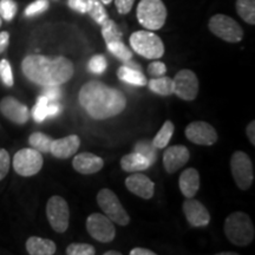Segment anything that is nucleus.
<instances>
[{"label": "nucleus", "instance_id": "nucleus-1", "mask_svg": "<svg viewBox=\"0 0 255 255\" xmlns=\"http://www.w3.org/2000/svg\"><path fill=\"white\" fill-rule=\"evenodd\" d=\"M79 103L94 120H108L117 116L127 107L122 91L108 87L100 81H90L79 90Z\"/></svg>", "mask_w": 255, "mask_h": 255}, {"label": "nucleus", "instance_id": "nucleus-2", "mask_svg": "<svg viewBox=\"0 0 255 255\" xmlns=\"http://www.w3.org/2000/svg\"><path fill=\"white\" fill-rule=\"evenodd\" d=\"M21 70L28 81L40 87H60L72 78L75 66L63 56L28 55L21 62Z\"/></svg>", "mask_w": 255, "mask_h": 255}, {"label": "nucleus", "instance_id": "nucleus-3", "mask_svg": "<svg viewBox=\"0 0 255 255\" xmlns=\"http://www.w3.org/2000/svg\"><path fill=\"white\" fill-rule=\"evenodd\" d=\"M225 234L233 245L246 247L252 244L255 237L253 222L246 213H232L225 221Z\"/></svg>", "mask_w": 255, "mask_h": 255}, {"label": "nucleus", "instance_id": "nucleus-4", "mask_svg": "<svg viewBox=\"0 0 255 255\" xmlns=\"http://www.w3.org/2000/svg\"><path fill=\"white\" fill-rule=\"evenodd\" d=\"M167 15V7L162 0H141L137 5V20L145 30L157 31L163 27Z\"/></svg>", "mask_w": 255, "mask_h": 255}, {"label": "nucleus", "instance_id": "nucleus-5", "mask_svg": "<svg viewBox=\"0 0 255 255\" xmlns=\"http://www.w3.org/2000/svg\"><path fill=\"white\" fill-rule=\"evenodd\" d=\"M129 43L133 52L146 59H159L164 55V44L157 34L149 30L136 31L130 36Z\"/></svg>", "mask_w": 255, "mask_h": 255}, {"label": "nucleus", "instance_id": "nucleus-6", "mask_svg": "<svg viewBox=\"0 0 255 255\" xmlns=\"http://www.w3.org/2000/svg\"><path fill=\"white\" fill-rule=\"evenodd\" d=\"M210 32L227 43H240L244 39V30L237 20L229 15L218 13L209 19Z\"/></svg>", "mask_w": 255, "mask_h": 255}, {"label": "nucleus", "instance_id": "nucleus-7", "mask_svg": "<svg viewBox=\"0 0 255 255\" xmlns=\"http://www.w3.org/2000/svg\"><path fill=\"white\" fill-rule=\"evenodd\" d=\"M97 203L100 208L103 210L104 215H107L111 221L119 226H127L130 222V216L121 203L116 194L113 190L104 188L98 191Z\"/></svg>", "mask_w": 255, "mask_h": 255}, {"label": "nucleus", "instance_id": "nucleus-8", "mask_svg": "<svg viewBox=\"0 0 255 255\" xmlns=\"http://www.w3.org/2000/svg\"><path fill=\"white\" fill-rule=\"evenodd\" d=\"M231 171L237 186L241 190L250 189L254 181L252 159L245 151H235L231 158Z\"/></svg>", "mask_w": 255, "mask_h": 255}, {"label": "nucleus", "instance_id": "nucleus-9", "mask_svg": "<svg viewBox=\"0 0 255 255\" xmlns=\"http://www.w3.org/2000/svg\"><path fill=\"white\" fill-rule=\"evenodd\" d=\"M44 159L41 152L33 148L20 149L13 157V168L18 175L24 177L33 176L43 168Z\"/></svg>", "mask_w": 255, "mask_h": 255}, {"label": "nucleus", "instance_id": "nucleus-10", "mask_svg": "<svg viewBox=\"0 0 255 255\" xmlns=\"http://www.w3.org/2000/svg\"><path fill=\"white\" fill-rule=\"evenodd\" d=\"M46 216L50 226L57 233L68 231L70 221V208L62 196L50 197L46 203Z\"/></svg>", "mask_w": 255, "mask_h": 255}, {"label": "nucleus", "instance_id": "nucleus-11", "mask_svg": "<svg viewBox=\"0 0 255 255\" xmlns=\"http://www.w3.org/2000/svg\"><path fill=\"white\" fill-rule=\"evenodd\" d=\"M87 231L91 238L103 244L111 242L116 237L114 222L101 213H94L87 219Z\"/></svg>", "mask_w": 255, "mask_h": 255}, {"label": "nucleus", "instance_id": "nucleus-12", "mask_svg": "<svg viewBox=\"0 0 255 255\" xmlns=\"http://www.w3.org/2000/svg\"><path fill=\"white\" fill-rule=\"evenodd\" d=\"M174 83V94L183 101H194L199 94V79L191 70L184 69L176 73Z\"/></svg>", "mask_w": 255, "mask_h": 255}, {"label": "nucleus", "instance_id": "nucleus-13", "mask_svg": "<svg viewBox=\"0 0 255 255\" xmlns=\"http://www.w3.org/2000/svg\"><path fill=\"white\" fill-rule=\"evenodd\" d=\"M187 139L194 144L210 146L215 144L219 136L216 130L212 124L203 122V121H196L188 124L186 128Z\"/></svg>", "mask_w": 255, "mask_h": 255}, {"label": "nucleus", "instance_id": "nucleus-14", "mask_svg": "<svg viewBox=\"0 0 255 255\" xmlns=\"http://www.w3.org/2000/svg\"><path fill=\"white\" fill-rule=\"evenodd\" d=\"M0 113L8 121L18 126H23L30 119V111L26 105L20 103L17 98L11 97V96L2 98L0 102Z\"/></svg>", "mask_w": 255, "mask_h": 255}, {"label": "nucleus", "instance_id": "nucleus-15", "mask_svg": "<svg viewBox=\"0 0 255 255\" xmlns=\"http://www.w3.org/2000/svg\"><path fill=\"white\" fill-rule=\"evenodd\" d=\"M182 209L187 221L193 227H205L209 225L210 214L208 209L199 200H195L194 197L187 199L183 202Z\"/></svg>", "mask_w": 255, "mask_h": 255}, {"label": "nucleus", "instance_id": "nucleus-16", "mask_svg": "<svg viewBox=\"0 0 255 255\" xmlns=\"http://www.w3.org/2000/svg\"><path fill=\"white\" fill-rule=\"evenodd\" d=\"M190 152L184 145L168 146L163 154V165L168 174L176 173L178 169L188 163Z\"/></svg>", "mask_w": 255, "mask_h": 255}, {"label": "nucleus", "instance_id": "nucleus-17", "mask_svg": "<svg viewBox=\"0 0 255 255\" xmlns=\"http://www.w3.org/2000/svg\"><path fill=\"white\" fill-rule=\"evenodd\" d=\"M126 187L136 196L144 200H150L155 193V183L146 175L141 173H132L127 177Z\"/></svg>", "mask_w": 255, "mask_h": 255}, {"label": "nucleus", "instance_id": "nucleus-18", "mask_svg": "<svg viewBox=\"0 0 255 255\" xmlns=\"http://www.w3.org/2000/svg\"><path fill=\"white\" fill-rule=\"evenodd\" d=\"M81 146V139L77 135H70L58 139H52L50 146V152L56 158L66 159L71 157L78 151Z\"/></svg>", "mask_w": 255, "mask_h": 255}, {"label": "nucleus", "instance_id": "nucleus-19", "mask_svg": "<svg viewBox=\"0 0 255 255\" xmlns=\"http://www.w3.org/2000/svg\"><path fill=\"white\" fill-rule=\"evenodd\" d=\"M73 169L79 174L91 175L102 170L104 167L103 158L91 152H82L75 156L72 161Z\"/></svg>", "mask_w": 255, "mask_h": 255}, {"label": "nucleus", "instance_id": "nucleus-20", "mask_svg": "<svg viewBox=\"0 0 255 255\" xmlns=\"http://www.w3.org/2000/svg\"><path fill=\"white\" fill-rule=\"evenodd\" d=\"M178 186L182 195L187 199L194 197L200 189V174L196 169L188 168L180 175Z\"/></svg>", "mask_w": 255, "mask_h": 255}, {"label": "nucleus", "instance_id": "nucleus-21", "mask_svg": "<svg viewBox=\"0 0 255 255\" xmlns=\"http://www.w3.org/2000/svg\"><path fill=\"white\" fill-rule=\"evenodd\" d=\"M151 165V162L148 158L136 151L123 156L121 159V167L127 173H139V171L149 169Z\"/></svg>", "mask_w": 255, "mask_h": 255}, {"label": "nucleus", "instance_id": "nucleus-22", "mask_svg": "<svg viewBox=\"0 0 255 255\" xmlns=\"http://www.w3.org/2000/svg\"><path fill=\"white\" fill-rule=\"evenodd\" d=\"M26 251L30 255H53L56 253V244L49 239L31 237L26 241Z\"/></svg>", "mask_w": 255, "mask_h": 255}, {"label": "nucleus", "instance_id": "nucleus-23", "mask_svg": "<svg viewBox=\"0 0 255 255\" xmlns=\"http://www.w3.org/2000/svg\"><path fill=\"white\" fill-rule=\"evenodd\" d=\"M117 77L122 82L136 85V87H145L146 83H148L146 77L143 75L141 70H137L132 66L127 65V64H124L117 70Z\"/></svg>", "mask_w": 255, "mask_h": 255}, {"label": "nucleus", "instance_id": "nucleus-24", "mask_svg": "<svg viewBox=\"0 0 255 255\" xmlns=\"http://www.w3.org/2000/svg\"><path fill=\"white\" fill-rule=\"evenodd\" d=\"M148 87L150 91L159 96H170L174 94V83L173 78L167 77V76H161V77L152 78L149 81Z\"/></svg>", "mask_w": 255, "mask_h": 255}, {"label": "nucleus", "instance_id": "nucleus-25", "mask_svg": "<svg viewBox=\"0 0 255 255\" xmlns=\"http://www.w3.org/2000/svg\"><path fill=\"white\" fill-rule=\"evenodd\" d=\"M175 131V126L171 121H165L163 126H162L159 131L156 133V136L154 137L151 143L155 148L157 149H163L169 144L170 142L171 137L174 135Z\"/></svg>", "mask_w": 255, "mask_h": 255}, {"label": "nucleus", "instance_id": "nucleus-26", "mask_svg": "<svg viewBox=\"0 0 255 255\" xmlns=\"http://www.w3.org/2000/svg\"><path fill=\"white\" fill-rule=\"evenodd\" d=\"M237 12L247 24L255 25V0H237Z\"/></svg>", "mask_w": 255, "mask_h": 255}, {"label": "nucleus", "instance_id": "nucleus-27", "mask_svg": "<svg viewBox=\"0 0 255 255\" xmlns=\"http://www.w3.org/2000/svg\"><path fill=\"white\" fill-rule=\"evenodd\" d=\"M52 137L37 131L28 137V144H30L31 148L36 149L37 151L41 152V154H47V152H50V146L51 143H52Z\"/></svg>", "mask_w": 255, "mask_h": 255}, {"label": "nucleus", "instance_id": "nucleus-28", "mask_svg": "<svg viewBox=\"0 0 255 255\" xmlns=\"http://www.w3.org/2000/svg\"><path fill=\"white\" fill-rule=\"evenodd\" d=\"M102 26V36H103L105 43H111V41H119L123 39V34L117 26L116 23L111 19L108 18Z\"/></svg>", "mask_w": 255, "mask_h": 255}, {"label": "nucleus", "instance_id": "nucleus-29", "mask_svg": "<svg viewBox=\"0 0 255 255\" xmlns=\"http://www.w3.org/2000/svg\"><path fill=\"white\" fill-rule=\"evenodd\" d=\"M107 47L109 52L113 53L116 58L122 60L123 63H127L132 59V51L123 43V40L111 41V43L107 44Z\"/></svg>", "mask_w": 255, "mask_h": 255}, {"label": "nucleus", "instance_id": "nucleus-30", "mask_svg": "<svg viewBox=\"0 0 255 255\" xmlns=\"http://www.w3.org/2000/svg\"><path fill=\"white\" fill-rule=\"evenodd\" d=\"M88 13L90 14L92 20L98 25H102L108 18H109L108 17L107 11H105L104 8V5L102 4L100 0H89Z\"/></svg>", "mask_w": 255, "mask_h": 255}, {"label": "nucleus", "instance_id": "nucleus-31", "mask_svg": "<svg viewBox=\"0 0 255 255\" xmlns=\"http://www.w3.org/2000/svg\"><path fill=\"white\" fill-rule=\"evenodd\" d=\"M49 102L50 101L43 95L38 97L37 103L32 109V117L37 123L44 122L47 119V104H49Z\"/></svg>", "mask_w": 255, "mask_h": 255}, {"label": "nucleus", "instance_id": "nucleus-32", "mask_svg": "<svg viewBox=\"0 0 255 255\" xmlns=\"http://www.w3.org/2000/svg\"><path fill=\"white\" fill-rule=\"evenodd\" d=\"M135 151L148 158L149 161L151 162V164H154L156 159H157V152H156V148L152 145V143L149 141H139L135 145Z\"/></svg>", "mask_w": 255, "mask_h": 255}, {"label": "nucleus", "instance_id": "nucleus-33", "mask_svg": "<svg viewBox=\"0 0 255 255\" xmlns=\"http://www.w3.org/2000/svg\"><path fill=\"white\" fill-rule=\"evenodd\" d=\"M17 8L14 0H0V17L5 21H11L15 17Z\"/></svg>", "mask_w": 255, "mask_h": 255}, {"label": "nucleus", "instance_id": "nucleus-34", "mask_svg": "<svg viewBox=\"0 0 255 255\" xmlns=\"http://www.w3.org/2000/svg\"><path fill=\"white\" fill-rule=\"evenodd\" d=\"M88 68L95 75H102L108 68L107 58L103 55L92 56L88 63Z\"/></svg>", "mask_w": 255, "mask_h": 255}, {"label": "nucleus", "instance_id": "nucleus-35", "mask_svg": "<svg viewBox=\"0 0 255 255\" xmlns=\"http://www.w3.org/2000/svg\"><path fill=\"white\" fill-rule=\"evenodd\" d=\"M0 78L7 88L13 87L14 79H13V72H12L11 64L7 59L0 60Z\"/></svg>", "mask_w": 255, "mask_h": 255}, {"label": "nucleus", "instance_id": "nucleus-36", "mask_svg": "<svg viewBox=\"0 0 255 255\" xmlns=\"http://www.w3.org/2000/svg\"><path fill=\"white\" fill-rule=\"evenodd\" d=\"M68 255H94L96 250L89 244H71L66 248Z\"/></svg>", "mask_w": 255, "mask_h": 255}, {"label": "nucleus", "instance_id": "nucleus-37", "mask_svg": "<svg viewBox=\"0 0 255 255\" xmlns=\"http://www.w3.org/2000/svg\"><path fill=\"white\" fill-rule=\"evenodd\" d=\"M49 0H36V1L31 2V4L25 8V15H26V17H34V15L41 14L49 8Z\"/></svg>", "mask_w": 255, "mask_h": 255}, {"label": "nucleus", "instance_id": "nucleus-38", "mask_svg": "<svg viewBox=\"0 0 255 255\" xmlns=\"http://www.w3.org/2000/svg\"><path fill=\"white\" fill-rule=\"evenodd\" d=\"M9 165H11V158L9 154L5 149H0V181H2L8 174Z\"/></svg>", "mask_w": 255, "mask_h": 255}, {"label": "nucleus", "instance_id": "nucleus-39", "mask_svg": "<svg viewBox=\"0 0 255 255\" xmlns=\"http://www.w3.org/2000/svg\"><path fill=\"white\" fill-rule=\"evenodd\" d=\"M165 72H167V66H165L164 63H162V62H152V63L149 64L148 73L151 76L152 78L161 77V76H164Z\"/></svg>", "mask_w": 255, "mask_h": 255}, {"label": "nucleus", "instance_id": "nucleus-40", "mask_svg": "<svg viewBox=\"0 0 255 255\" xmlns=\"http://www.w3.org/2000/svg\"><path fill=\"white\" fill-rule=\"evenodd\" d=\"M69 7L81 14L88 13L89 0H68Z\"/></svg>", "mask_w": 255, "mask_h": 255}, {"label": "nucleus", "instance_id": "nucleus-41", "mask_svg": "<svg viewBox=\"0 0 255 255\" xmlns=\"http://www.w3.org/2000/svg\"><path fill=\"white\" fill-rule=\"evenodd\" d=\"M44 97H46L50 102H58L62 97L63 92L59 87H45L43 90Z\"/></svg>", "mask_w": 255, "mask_h": 255}, {"label": "nucleus", "instance_id": "nucleus-42", "mask_svg": "<svg viewBox=\"0 0 255 255\" xmlns=\"http://www.w3.org/2000/svg\"><path fill=\"white\" fill-rule=\"evenodd\" d=\"M135 0H115L117 11L120 14H128L131 11Z\"/></svg>", "mask_w": 255, "mask_h": 255}, {"label": "nucleus", "instance_id": "nucleus-43", "mask_svg": "<svg viewBox=\"0 0 255 255\" xmlns=\"http://www.w3.org/2000/svg\"><path fill=\"white\" fill-rule=\"evenodd\" d=\"M63 107L58 102H49L47 104V117H57L62 114Z\"/></svg>", "mask_w": 255, "mask_h": 255}, {"label": "nucleus", "instance_id": "nucleus-44", "mask_svg": "<svg viewBox=\"0 0 255 255\" xmlns=\"http://www.w3.org/2000/svg\"><path fill=\"white\" fill-rule=\"evenodd\" d=\"M9 43V33L6 31L0 32V53L7 49Z\"/></svg>", "mask_w": 255, "mask_h": 255}, {"label": "nucleus", "instance_id": "nucleus-45", "mask_svg": "<svg viewBox=\"0 0 255 255\" xmlns=\"http://www.w3.org/2000/svg\"><path fill=\"white\" fill-rule=\"evenodd\" d=\"M246 132L250 142L253 145H255V121H252V122L248 124L246 128Z\"/></svg>", "mask_w": 255, "mask_h": 255}, {"label": "nucleus", "instance_id": "nucleus-46", "mask_svg": "<svg viewBox=\"0 0 255 255\" xmlns=\"http://www.w3.org/2000/svg\"><path fill=\"white\" fill-rule=\"evenodd\" d=\"M130 255H155V252H152L150 250H146V248H132L130 251Z\"/></svg>", "mask_w": 255, "mask_h": 255}, {"label": "nucleus", "instance_id": "nucleus-47", "mask_svg": "<svg viewBox=\"0 0 255 255\" xmlns=\"http://www.w3.org/2000/svg\"><path fill=\"white\" fill-rule=\"evenodd\" d=\"M122 253L119 251H109V252H105L104 255H121Z\"/></svg>", "mask_w": 255, "mask_h": 255}, {"label": "nucleus", "instance_id": "nucleus-48", "mask_svg": "<svg viewBox=\"0 0 255 255\" xmlns=\"http://www.w3.org/2000/svg\"><path fill=\"white\" fill-rule=\"evenodd\" d=\"M100 1H101L103 5H110L111 2L114 1V0H100Z\"/></svg>", "mask_w": 255, "mask_h": 255}, {"label": "nucleus", "instance_id": "nucleus-49", "mask_svg": "<svg viewBox=\"0 0 255 255\" xmlns=\"http://www.w3.org/2000/svg\"><path fill=\"white\" fill-rule=\"evenodd\" d=\"M1 24H2V19H1V17H0V26H1Z\"/></svg>", "mask_w": 255, "mask_h": 255}]
</instances>
